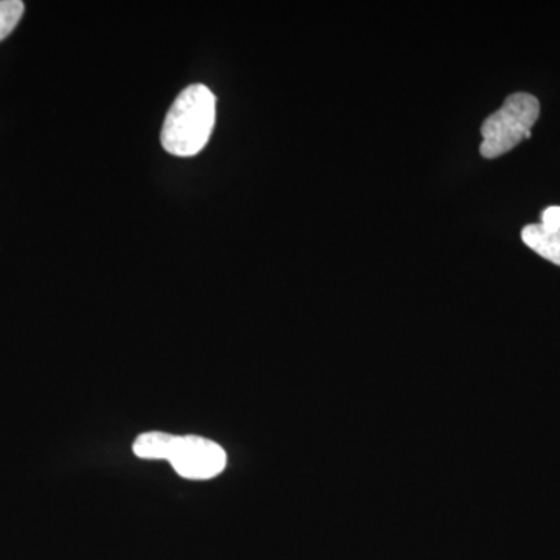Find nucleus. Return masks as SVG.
<instances>
[{
    "label": "nucleus",
    "mask_w": 560,
    "mask_h": 560,
    "mask_svg": "<svg viewBox=\"0 0 560 560\" xmlns=\"http://www.w3.org/2000/svg\"><path fill=\"white\" fill-rule=\"evenodd\" d=\"M215 125V95L205 84H191L173 102L161 143L173 156L190 158L208 145Z\"/></svg>",
    "instance_id": "f257e3e1"
},
{
    "label": "nucleus",
    "mask_w": 560,
    "mask_h": 560,
    "mask_svg": "<svg viewBox=\"0 0 560 560\" xmlns=\"http://www.w3.org/2000/svg\"><path fill=\"white\" fill-rule=\"evenodd\" d=\"M540 103L526 92L511 94L497 113L490 114L481 127L480 153L495 160L530 138V128L539 119Z\"/></svg>",
    "instance_id": "f03ea898"
},
{
    "label": "nucleus",
    "mask_w": 560,
    "mask_h": 560,
    "mask_svg": "<svg viewBox=\"0 0 560 560\" xmlns=\"http://www.w3.org/2000/svg\"><path fill=\"white\" fill-rule=\"evenodd\" d=\"M165 459L187 480H210L226 467V452L217 442L198 436H172Z\"/></svg>",
    "instance_id": "7ed1b4c3"
},
{
    "label": "nucleus",
    "mask_w": 560,
    "mask_h": 560,
    "mask_svg": "<svg viewBox=\"0 0 560 560\" xmlns=\"http://www.w3.org/2000/svg\"><path fill=\"white\" fill-rule=\"evenodd\" d=\"M522 241L534 253L560 267V231H552L544 224H529L523 228Z\"/></svg>",
    "instance_id": "20e7f679"
},
{
    "label": "nucleus",
    "mask_w": 560,
    "mask_h": 560,
    "mask_svg": "<svg viewBox=\"0 0 560 560\" xmlns=\"http://www.w3.org/2000/svg\"><path fill=\"white\" fill-rule=\"evenodd\" d=\"M173 434L149 431L140 434L132 444V452L142 459H165Z\"/></svg>",
    "instance_id": "39448f33"
},
{
    "label": "nucleus",
    "mask_w": 560,
    "mask_h": 560,
    "mask_svg": "<svg viewBox=\"0 0 560 560\" xmlns=\"http://www.w3.org/2000/svg\"><path fill=\"white\" fill-rule=\"evenodd\" d=\"M24 11L25 5L21 0H0V40L16 28Z\"/></svg>",
    "instance_id": "423d86ee"
},
{
    "label": "nucleus",
    "mask_w": 560,
    "mask_h": 560,
    "mask_svg": "<svg viewBox=\"0 0 560 560\" xmlns=\"http://www.w3.org/2000/svg\"><path fill=\"white\" fill-rule=\"evenodd\" d=\"M552 231H560V206H551L541 213V223Z\"/></svg>",
    "instance_id": "0eeeda50"
}]
</instances>
